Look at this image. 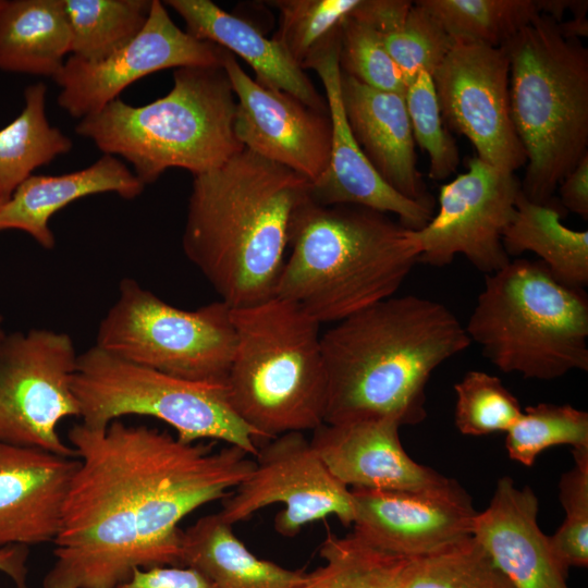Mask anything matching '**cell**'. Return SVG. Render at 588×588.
Masks as SVG:
<instances>
[{"label":"cell","mask_w":588,"mask_h":588,"mask_svg":"<svg viewBox=\"0 0 588 588\" xmlns=\"http://www.w3.org/2000/svg\"><path fill=\"white\" fill-rule=\"evenodd\" d=\"M69 440L79 466L42 588H118L135 568L181 565L179 523L229 497L255 467L236 446L213 451L119 419L76 424Z\"/></svg>","instance_id":"6da1fadb"},{"label":"cell","mask_w":588,"mask_h":588,"mask_svg":"<svg viewBox=\"0 0 588 588\" xmlns=\"http://www.w3.org/2000/svg\"><path fill=\"white\" fill-rule=\"evenodd\" d=\"M470 344L450 308L417 295L391 296L335 322L321 334L324 422H421L432 372Z\"/></svg>","instance_id":"7a4b0ae2"},{"label":"cell","mask_w":588,"mask_h":588,"mask_svg":"<svg viewBox=\"0 0 588 588\" xmlns=\"http://www.w3.org/2000/svg\"><path fill=\"white\" fill-rule=\"evenodd\" d=\"M310 182L244 148L194 175L182 246L231 308L275 296L289 230Z\"/></svg>","instance_id":"3957f363"},{"label":"cell","mask_w":588,"mask_h":588,"mask_svg":"<svg viewBox=\"0 0 588 588\" xmlns=\"http://www.w3.org/2000/svg\"><path fill=\"white\" fill-rule=\"evenodd\" d=\"M287 248L275 296L320 324L394 296L419 259L412 230L389 215L309 195L292 216Z\"/></svg>","instance_id":"277c9868"},{"label":"cell","mask_w":588,"mask_h":588,"mask_svg":"<svg viewBox=\"0 0 588 588\" xmlns=\"http://www.w3.org/2000/svg\"><path fill=\"white\" fill-rule=\"evenodd\" d=\"M236 97L222 65L175 69L173 87L145 106L120 97L79 120L75 132L103 155L120 156L144 184L169 168L193 176L244 149L234 132Z\"/></svg>","instance_id":"5b68a950"},{"label":"cell","mask_w":588,"mask_h":588,"mask_svg":"<svg viewBox=\"0 0 588 588\" xmlns=\"http://www.w3.org/2000/svg\"><path fill=\"white\" fill-rule=\"evenodd\" d=\"M231 319L235 350L224 384L234 413L268 440L323 424L320 323L279 296L231 308Z\"/></svg>","instance_id":"8992f818"},{"label":"cell","mask_w":588,"mask_h":588,"mask_svg":"<svg viewBox=\"0 0 588 588\" xmlns=\"http://www.w3.org/2000/svg\"><path fill=\"white\" fill-rule=\"evenodd\" d=\"M503 48L511 118L527 158L520 189L530 201L549 204L588 155V50L543 14Z\"/></svg>","instance_id":"52a82bcc"},{"label":"cell","mask_w":588,"mask_h":588,"mask_svg":"<svg viewBox=\"0 0 588 588\" xmlns=\"http://www.w3.org/2000/svg\"><path fill=\"white\" fill-rule=\"evenodd\" d=\"M465 330L506 373L549 381L588 370V297L540 260L516 258L486 274Z\"/></svg>","instance_id":"ba28073f"},{"label":"cell","mask_w":588,"mask_h":588,"mask_svg":"<svg viewBox=\"0 0 588 588\" xmlns=\"http://www.w3.org/2000/svg\"><path fill=\"white\" fill-rule=\"evenodd\" d=\"M72 390L82 424L105 429L123 416L157 418L184 443L219 440L256 456L259 439L232 409L224 383L193 381L118 358L94 345L78 355Z\"/></svg>","instance_id":"9c48e42d"},{"label":"cell","mask_w":588,"mask_h":588,"mask_svg":"<svg viewBox=\"0 0 588 588\" xmlns=\"http://www.w3.org/2000/svg\"><path fill=\"white\" fill-rule=\"evenodd\" d=\"M95 345L170 376L224 383L235 350L231 307L218 301L181 309L125 278L99 323Z\"/></svg>","instance_id":"30bf717a"},{"label":"cell","mask_w":588,"mask_h":588,"mask_svg":"<svg viewBox=\"0 0 588 588\" xmlns=\"http://www.w3.org/2000/svg\"><path fill=\"white\" fill-rule=\"evenodd\" d=\"M78 354L68 333L30 329L0 344V441L77 457L58 432L61 420L79 417L72 390Z\"/></svg>","instance_id":"8fae6325"},{"label":"cell","mask_w":588,"mask_h":588,"mask_svg":"<svg viewBox=\"0 0 588 588\" xmlns=\"http://www.w3.org/2000/svg\"><path fill=\"white\" fill-rule=\"evenodd\" d=\"M252 473L226 497L221 516L231 525L257 511L283 504L274 529L294 537L301 529L328 516L344 526L354 522V502L348 487L336 479L303 432H287L258 451Z\"/></svg>","instance_id":"7c38bea8"},{"label":"cell","mask_w":588,"mask_h":588,"mask_svg":"<svg viewBox=\"0 0 588 588\" xmlns=\"http://www.w3.org/2000/svg\"><path fill=\"white\" fill-rule=\"evenodd\" d=\"M520 181L478 157L467 171L441 186L439 206L430 221L412 235L419 248L418 262L432 267L450 265L464 255L479 271L490 274L511 258L502 237L511 222Z\"/></svg>","instance_id":"4fadbf2b"},{"label":"cell","mask_w":588,"mask_h":588,"mask_svg":"<svg viewBox=\"0 0 588 588\" xmlns=\"http://www.w3.org/2000/svg\"><path fill=\"white\" fill-rule=\"evenodd\" d=\"M440 113L478 158L514 172L527 163L510 110V62L503 47L454 41L432 74Z\"/></svg>","instance_id":"5bb4252c"},{"label":"cell","mask_w":588,"mask_h":588,"mask_svg":"<svg viewBox=\"0 0 588 588\" xmlns=\"http://www.w3.org/2000/svg\"><path fill=\"white\" fill-rule=\"evenodd\" d=\"M222 65V48L182 30L166 5L151 0L143 29L110 57L87 62L69 57L53 77L61 88L59 106L83 119L119 98L131 84L157 71L185 66Z\"/></svg>","instance_id":"9a60e30c"},{"label":"cell","mask_w":588,"mask_h":588,"mask_svg":"<svg viewBox=\"0 0 588 588\" xmlns=\"http://www.w3.org/2000/svg\"><path fill=\"white\" fill-rule=\"evenodd\" d=\"M351 492L354 534L387 553L414 560L471 537L477 512L453 479L417 490Z\"/></svg>","instance_id":"2e32d148"},{"label":"cell","mask_w":588,"mask_h":588,"mask_svg":"<svg viewBox=\"0 0 588 588\" xmlns=\"http://www.w3.org/2000/svg\"><path fill=\"white\" fill-rule=\"evenodd\" d=\"M222 66L236 97L234 132L244 148L297 172L310 184L316 182L331 155L329 111L260 85L223 48Z\"/></svg>","instance_id":"e0dca14e"},{"label":"cell","mask_w":588,"mask_h":588,"mask_svg":"<svg viewBox=\"0 0 588 588\" xmlns=\"http://www.w3.org/2000/svg\"><path fill=\"white\" fill-rule=\"evenodd\" d=\"M340 32L304 64L320 77L332 124L331 155L326 172L309 187V197L322 205H357L395 215L406 229L424 228L434 205L409 199L392 188L375 170L348 127L340 88Z\"/></svg>","instance_id":"ac0fdd59"},{"label":"cell","mask_w":588,"mask_h":588,"mask_svg":"<svg viewBox=\"0 0 588 588\" xmlns=\"http://www.w3.org/2000/svg\"><path fill=\"white\" fill-rule=\"evenodd\" d=\"M402 426L391 417L321 424L310 443L332 475L346 487L417 490L449 478L414 461L402 445Z\"/></svg>","instance_id":"d6986e66"},{"label":"cell","mask_w":588,"mask_h":588,"mask_svg":"<svg viewBox=\"0 0 588 588\" xmlns=\"http://www.w3.org/2000/svg\"><path fill=\"white\" fill-rule=\"evenodd\" d=\"M78 466L77 457L0 441V547L53 542Z\"/></svg>","instance_id":"ffe728a7"},{"label":"cell","mask_w":588,"mask_h":588,"mask_svg":"<svg viewBox=\"0 0 588 588\" xmlns=\"http://www.w3.org/2000/svg\"><path fill=\"white\" fill-rule=\"evenodd\" d=\"M538 511L530 487L501 477L489 505L475 516L471 537L514 588H569L567 573L538 526Z\"/></svg>","instance_id":"44dd1931"},{"label":"cell","mask_w":588,"mask_h":588,"mask_svg":"<svg viewBox=\"0 0 588 588\" xmlns=\"http://www.w3.org/2000/svg\"><path fill=\"white\" fill-rule=\"evenodd\" d=\"M340 88L351 133L379 175L403 196L434 205L416 166L404 95L371 88L341 71Z\"/></svg>","instance_id":"7402d4cb"},{"label":"cell","mask_w":588,"mask_h":588,"mask_svg":"<svg viewBox=\"0 0 588 588\" xmlns=\"http://www.w3.org/2000/svg\"><path fill=\"white\" fill-rule=\"evenodd\" d=\"M185 22L193 37L209 41L244 59L256 82L285 91L313 109L328 112V102L311 81L275 40L267 38L252 22L231 14L209 0H167Z\"/></svg>","instance_id":"603a6c76"},{"label":"cell","mask_w":588,"mask_h":588,"mask_svg":"<svg viewBox=\"0 0 588 588\" xmlns=\"http://www.w3.org/2000/svg\"><path fill=\"white\" fill-rule=\"evenodd\" d=\"M145 185L118 157L103 155L91 166L61 175H30L0 207V232L20 230L42 248L52 249L50 219L71 203L96 194L139 196Z\"/></svg>","instance_id":"cb8c5ba5"},{"label":"cell","mask_w":588,"mask_h":588,"mask_svg":"<svg viewBox=\"0 0 588 588\" xmlns=\"http://www.w3.org/2000/svg\"><path fill=\"white\" fill-rule=\"evenodd\" d=\"M181 566L198 571L216 588H304L306 577L255 555L219 512L182 531Z\"/></svg>","instance_id":"d4e9b609"},{"label":"cell","mask_w":588,"mask_h":588,"mask_svg":"<svg viewBox=\"0 0 588 588\" xmlns=\"http://www.w3.org/2000/svg\"><path fill=\"white\" fill-rule=\"evenodd\" d=\"M70 42L63 0H1L0 70L53 78Z\"/></svg>","instance_id":"484cf974"},{"label":"cell","mask_w":588,"mask_h":588,"mask_svg":"<svg viewBox=\"0 0 588 588\" xmlns=\"http://www.w3.org/2000/svg\"><path fill=\"white\" fill-rule=\"evenodd\" d=\"M553 200L537 204L520 193L502 243L509 255L536 254L562 284L583 289L588 284V232L567 228L563 210Z\"/></svg>","instance_id":"4316f807"},{"label":"cell","mask_w":588,"mask_h":588,"mask_svg":"<svg viewBox=\"0 0 588 588\" xmlns=\"http://www.w3.org/2000/svg\"><path fill=\"white\" fill-rule=\"evenodd\" d=\"M47 87L28 86L22 112L0 130V195L9 198L33 171L68 154L70 137L52 126L46 117Z\"/></svg>","instance_id":"83f0119b"},{"label":"cell","mask_w":588,"mask_h":588,"mask_svg":"<svg viewBox=\"0 0 588 588\" xmlns=\"http://www.w3.org/2000/svg\"><path fill=\"white\" fill-rule=\"evenodd\" d=\"M375 29L408 85L420 71L431 75L454 41L417 1L387 0L370 14Z\"/></svg>","instance_id":"f1b7e54d"},{"label":"cell","mask_w":588,"mask_h":588,"mask_svg":"<svg viewBox=\"0 0 588 588\" xmlns=\"http://www.w3.org/2000/svg\"><path fill=\"white\" fill-rule=\"evenodd\" d=\"M71 56L101 61L130 42L145 26L151 0H63Z\"/></svg>","instance_id":"f546056e"},{"label":"cell","mask_w":588,"mask_h":588,"mask_svg":"<svg viewBox=\"0 0 588 588\" xmlns=\"http://www.w3.org/2000/svg\"><path fill=\"white\" fill-rule=\"evenodd\" d=\"M453 41L503 47L540 15L535 0H419Z\"/></svg>","instance_id":"4dcf8cb0"},{"label":"cell","mask_w":588,"mask_h":588,"mask_svg":"<svg viewBox=\"0 0 588 588\" xmlns=\"http://www.w3.org/2000/svg\"><path fill=\"white\" fill-rule=\"evenodd\" d=\"M319 554L323 565L306 573L304 588H403L408 560L381 551L354 532L328 534Z\"/></svg>","instance_id":"1f68e13d"},{"label":"cell","mask_w":588,"mask_h":588,"mask_svg":"<svg viewBox=\"0 0 588 588\" xmlns=\"http://www.w3.org/2000/svg\"><path fill=\"white\" fill-rule=\"evenodd\" d=\"M402 583L403 588H514L473 537L408 560Z\"/></svg>","instance_id":"d6a6232c"},{"label":"cell","mask_w":588,"mask_h":588,"mask_svg":"<svg viewBox=\"0 0 588 588\" xmlns=\"http://www.w3.org/2000/svg\"><path fill=\"white\" fill-rule=\"evenodd\" d=\"M563 444L588 448V414L568 404L527 406L505 437L509 456L525 466H532L546 449Z\"/></svg>","instance_id":"836d02e7"},{"label":"cell","mask_w":588,"mask_h":588,"mask_svg":"<svg viewBox=\"0 0 588 588\" xmlns=\"http://www.w3.org/2000/svg\"><path fill=\"white\" fill-rule=\"evenodd\" d=\"M358 0H274L279 28L273 37L303 69L308 59L340 30Z\"/></svg>","instance_id":"e575fe53"},{"label":"cell","mask_w":588,"mask_h":588,"mask_svg":"<svg viewBox=\"0 0 588 588\" xmlns=\"http://www.w3.org/2000/svg\"><path fill=\"white\" fill-rule=\"evenodd\" d=\"M454 391V422L465 436L506 432L523 413L519 402L501 379L481 370L466 372L455 383Z\"/></svg>","instance_id":"d590c367"},{"label":"cell","mask_w":588,"mask_h":588,"mask_svg":"<svg viewBox=\"0 0 588 588\" xmlns=\"http://www.w3.org/2000/svg\"><path fill=\"white\" fill-rule=\"evenodd\" d=\"M404 98L414 140L429 156V177L433 181L449 179L458 167L460 154L444 127L432 75L420 71L407 85Z\"/></svg>","instance_id":"8d00e7d4"},{"label":"cell","mask_w":588,"mask_h":588,"mask_svg":"<svg viewBox=\"0 0 588 588\" xmlns=\"http://www.w3.org/2000/svg\"><path fill=\"white\" fill-rule=\"evenodd\" d=\"M573 467L559 482L565 517L549 537L554 558L566 573L588 565V448L573 449Z\"/></svg>","instance_id":"74e56055"},{"label":"cell","mask_w":588,"mask_h":588,"mask_svg":"<svg viewBox=\"0 0 588 588\" xmlns=\"http://www.w3.org/2000/svg\"><path fill=\"white\" fill-rule=\"evenodd\" d=\"M338 59L342 73L371 88L405 95L406 81L380 35L351 15L340 26Z\"/></svg>","instance_id":"f35d334b"},{"label":"cell","mask_w":588,"mask_h":588,"mask_svg":"<svg viewBox=\"0 0 588 588\" xmlns=\"http://www.w3.org/2000/svg\"><path fill=\"white\" fill-rule=\"evenodd\" d=\"M118 588H216L198 571L181 565L135 568Z\"/></svg>","instance_id":"ab89813d"},{"label":"cell","mask_w":588,"mask_h":588,"mask_svg":"<svg viewBox=\"0 0 588 588\" xmlns=\"http://www.w3.org/2000/svg\"><path fill=\"white\" fill-rule=\"evenodd\" d=\"M561 206L588 218V155L572 169L559 184Z\"/></svg>","instance_id":"60d3db41"},{"label":"cell","mask_w":588,"mask_h":588,"mask_svg":"<svg viewBox=\"0 0 588 588\" xmlns=\"http://www.w3.org/2000/svg\"><path fill=\"white\" fill-rule=\"evenodd\" d=\"M29 549L25 544L0 547V572L7 574L16 588H27V566Z\"/></svg>","instance_id":"b9f144b4"},{"label":"cell","mask_w":588,"mask_h":588,"mask_svg":"<svg viewBox=\"0 0 588 588\" xmlns=\"http://www.w3.org/2000/svg\"><path fill=\"white\" fill-rule=\"evenodd\" d=\"M558 27L560 33L565 38L578 39V37H586L588 34V22L586 20V14L574 15V19L568 22H558Z\"/></svg>","instance_id":"7bdbcfd3"},{"label":"cell","mask_w":588,"mask_h":588,"mask_svg":"<svg viewBox=\"0 0 588 588\" xmlns=\"http://www.w3.org/2000/svg\"><path fill=\"white\" fill-rule=\"evenodd\" d=\"M5 335H7V333L4 332V329H3V318L0 315V344L2 343Z\"/></svg>","instance_id":"ee69618b"},{"label":"cell","mask_w":588,"mask_h":588,"mask_svg":"<svg viewBox=\"0 0 588 588\" xmlns=\"http://www.w3.org/2000/svg\"><path fill=\"white\" fill-rule=\"evenodd\" d=\"M8 198L3 197L0 195V207L3 205V203L7 200Z\"/></svg>","instance_id":"f6af8a7d"},{"label":"cell","mask_w":588,"mask_h":588,"mask_svg":"<svg viewBox=\"0 0 588 588\" xmlns=\"http://www.w3.org/2000/svg\"><path fill=\"white\" fill-rule=\"evenodd\" d=\"M0 3H1V0H0Z\"/></svg>","instance_id":"bcb514c9"}]
</instances>
